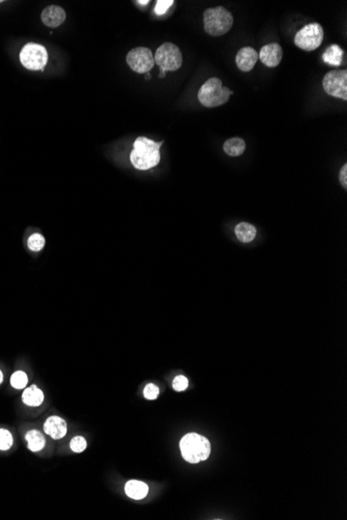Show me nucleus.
I'll return each mask as SVG.
<instances>
[{"label": "nucleus", "instance_id": "20e7f679", "mask_svg": "<svg viewBox=\"0 0 347 520\" xmlns=\"http://www.w3.org/2000/svg\"><path fill=\"white\" fill-rule=\"evenodd\" d=\"M233 23V15L224 7L207 9L204 12V30L212 37L224 36L232 28Z\"/></svg>", "mask_w": 347, "mask_h": 520}, {"label": "nucleus", "instance_id": "c85d7f7f", "mask_svg": "<svg viewBox=\"0 0 347 520\" xmlns=\"http://www.w3.org/2000/svg\"><path fill=\"white\" fill-rule=\"evenodd\" d=\"M137 3L140 5H147V4H149V0H146V2H141V0H139V2H137Z\"/></svg>", "mask_w": 347, "mask_h": 520}, {"label": "nucleus", "instance_id": "f8f14e48", "mask_svg": "<svg viewBox=\"0 0 347 520\" xmlns=\"http://www.w3.org/2000/svg\"><path fill=\"white\" fill-rule=\"evenodd\" d=\"M66 12L64 9L58 6H49L47 7L41 15L43 23L48 27L55 28L63 24L66 20Z\"/></svg>", "mask_w": 347, "mask_h": 520}, {"label": "nucleus", "instance_id": "a211bd4d", "mask_svg": "<svg viewBox=\"0 0 347 520\" xmlns=\"http://www.w3.org/2000/svg\"><path fill=\"white\" fill-rule=\"evenodd\" d=\"M323 59H324L325 63H327L331 66H334V67H339L342 64L343 50L341 49V47L334 44L326 50V52L323 55Z\"/></svg>", "mask_w": 347, "mask_h": 520}, {"label": "nucleus", "instance_id": "bb28decb", "mask_svg": "<svg viewBox=\"0 0 347 520\" xmlns=\"http://www.w3.org/2000/svg\"><path fill=\"white\" fill-rule=\"evenodd\" d=\"M340 183L346 189L347 188V164H344L340 170Z\"/></svg>", "mask_w": 347, "mask_h": 520}, {"label": "nucleus", "instance_id": "6ab92c4d", "mask_svg": "<svg viewBox=\"0 0 347 520\" xmlns=\"http://www.w3.org/2000/svg\"><path fill=\"white\" fill-rule=\"evenodd\" d=\"M26 440L29 443V449L33 452L41 451L45 446V437L37 430H32L25 435Z\"/></svg>", "mask_w": 347, "mask_h": 520}, {"label": "nucleus", "instance_id": "ddd939ff", "mask_svg": "<svg viewBox=\"0 0 347 520\" xmlns=\"http://www.w3.org/2000/svg\"><path fill=\"white\" fill-rule=\"evenodd\" d=\"M44 430L53 439H61L67 434V423L60 417H50L44 425Z\"/></svg>", "mask_w": 347, "mask_h": 520}, {"label": "nucleus", "instance_id": "4468645a", "mask_svg": "<svg viewBox=\"0 0 347 520\" xmlns=\"http://www.w3.org/2000/svg\"><path fill=\"white\" fill-rule=\"evenodd\" d=\"M148 486L140 481H129L125 485L126 495L133 500H143L148 495Z\"/></svg>", "mask_w": 347, "mask_h": 520}, {"label": "nucleus", "instance_id": "9d476101", "mask_svg": "<svg viewBox=\"0 0 347 520\" xmlns=\"http://www.w3.org/2000/svg\"><path fill=\"white\" fill-rule=\"evenodd\" d=\"M259 59L266 67L276 68L283 59V49L277 43L265 45L259 52Z\"/></svg>", "mask_w": 347, "mask_h": 520}, {"label": "nucleus", "instance_id": "aec40b11", "mask_svg": "<svg viewBox=\"0 0 347 520\" xmlns=\"http://www.w3.org/2000/svg\"><path fill=\"white\" fill-rule=\"evenodd\" d=\"M28 381H29L28 376H26V374L22 371H18L16 373H14L11 378V384L17 389L24 388L26 386V384H28Z\"/></svg>", "mask_w": 347, "mask_h": 520}, {"label": "nucleus", "instance_id": "5701e85b", "mask_svg": "<svg viewBox=\"0 0 347 520\" xmlns=\"http://www.w3.org/2000/svg\"><path fill=\"white\" fill-rule=\"evenodd\" d=\"M71 450L75 453H82L87 449V440L83 436H76L71 440Z\"/></svg>", "mask_w": 347, "mask_h": 520}, {"label": "nucleus", "instance_id": "cd10ccee", "mask_svg": "<svg viewBox=\"0 0 347 520\" xmlns=\"http://www.w3.org/2000/svg\"><path fill=\"white\" fill-rule=\"evenodd\" d=\"M166 74H167V72H166L165 70H162V69H160V75H159V77H160V78H165V77H166Z\"/></svg>", "mask_w": 347, "mask_h": 520}, {"label": "nucleus", "instance_id": "393cba45", "mask_svg": "<svg viewBox=\"0 0 347 520\" xmlns=\"http://www.w3.org/2000/svg\"><path fill=\"white\" fill-rule=\"evenodd\" d=\"M188 386H189V380H188V378L182 376V375L177 376L173 382V387L177 392L185 391V389L188 388Z\"/></svg>", "mask_w": 347, "mask_h": 520}, {"label": "nucleus", "instance_id": "6e6552de", "mask_svg": "<svg viewBox=\"0 0 347 520\" xmlns=\"http://www.w3.org/2000/svg\"><path fill=\"white\" fill-rule=\"evenodd\" d=\"M323 85L326 93L332 97L347 100V71L333 70L325 75Z\"/></svg>", "mask_w": 347, "mask_h": 520}, {"label": "nucleus", "instance_id": "f03ea898", "mask_svg": "<svg viewBox=\"0 0 347 520\" xmlns=\"http://www.w3.org/2000/svg\"><path fill=\"white\" fill-rule=\"evenodd\" d=\"M233 92L224 86L220 78L213 77L208 79L200 89L198 98L202 105L208 108L224 105L230 99Z\"/></svg>", "mask_w": 347, "mask_h": 520}, {"label": "nucleus", "instance_id": "f257e3e1", "mask_svg": "<svg viewBox=\"0 0 347 520\" xmlns=\"http://www.w3.org/2000/svg\"><path fill=\"white\" fill-rule=\"evenodd\" d=\"M163 143L164 141L156 142L144 136L138 137L130 154L132 165L140 170H148L158 165L160 161L159 149Z\"/></svg>", "mask_w": 347, "mask_h": 520}, {"label": "nucleus", "instance_id": "a878e982", "mask_svg": "<svg viewBox=\"0 0 347 520\" xmlns=\"http://www.w3.org/2000/svg\"><path fill=\"white\" fill-rule=\"evenodd\" d=\"M158 395H159V388L152 383L148 384L144 389V396L148 400H154L158 397Z\"/></svg>", "mask_w": 347, "mask_h": 520}, {"label": "nucleus", "instance_id": "7ed1b4c3", "mask_svg": "<svg viewBox=\"0 0 347 520\" xmlns=\"http://www.w3.org/2000/svg\"><path fill=\"white\" fill-rule=\"evenodd\" d=\"M180 450L183 458L191 463H199L206 460L211 452L209 440L197 433L186 434L180 441Z\"/></svg>", "mask_w": 347, "mask_h": 520}, {"label": "nucleus", "instance_id": "1a4fd4ad", "mask_svg": "<svg viewBox=\"0 0 347 520\" xmlns=\"http://www.w3.org/2000/svg\"><path fill=\"white\" fill-rule=\"evenodd\" d=\"M126 62L128 66L137 73L147 74L155 65L152 51L146 47H138L129 51Z\"/></svg>", "mask_w": 347, "mask_h": 520}, {"label": "nucleus", "instance_id": "2eb2a0df", "mask_svg": "<svg viewBox=\"0 0 347 520\" xmlns=\"http://www.w3.org/2000/svg\"><path fill=\"white\" fill-rule=\"evenodd\" d=\"M235 234L239 241L249 243L253 241L257 235L256 227L248 222H240L235 227Z\"/></svg>", "mask_w": 347, "mask_h": 520}, {"label": "nucleus", "instance_id": "39448f33", "mask_svg": "<svg viewBox=\"0 0 347 520\" xmlns=\"http://www.w3.org/2000/svg\"><path fill=\"white\" fill-rule=\"evenodd\" d=\"M154 61L162 70L174 72L181 68L183 57L180 49L176 45L165 43L156 50Z\"/></svg>", "mask_w": 347, "mask_h": 520}, {"label": "nucleus", "instance_id": "f3484780", "mask_svg": "<svg viewBox=\"0 0 347 520\" xmlns=\"http://www.w3.org/2000/svg\"><path fill=\"white\" fill-rule=\"evenodd\" d=\"M245 150H246V142L243 138H240V137L229 138L224 143L225 153L229 156H232V157H237V156L243 155Z\"/></svg>", "mask_w": 347, "mask_h": 520}, {"label": "nucleus", "instance_id": "c756f323", "mask_svg": "<svg viewBox=\"0 0 347 520\" xmlns=\"http://www.w3.org/2000/svg\"><path fill=\"white\" fill-rule=\"evenodd\" d=\"M3 380H4V375H3V372L0 371V383L3 382Z\"/></svg>", "mask_w": 347, "mask_h": 520}, {"label": "nucleus", "instance_id": "7c9ffc66", "mask_svg": "<svg viewBox=\"0 0 347 520\" xmlns=\"http://www.w3.org/2000/svg\"><path fill=\"white\" fill-rule=\"evenodd\" d=\"M150 79H151V74L147 73V75H146V80H150Z\"/></svg>", "mask_w": 347, "mask_h": 520}, {"label": "nucleus", "instance_id": "9b49d317", "mask_svg": "<svg viewBox=\"0 0 347 520\" xmlns=\"http://www.w3.org/2000/svg\"><path fill=\"white\" fill-rule=\"evenodd\" d=\"M258 52L252 47H244L236 55V65L243 72H250L258 62Z\"/></svg>", "mask_w": 347, "mask_h": 520}, {"label": "nucleus", "instance_id": "b1692460", "mask_svg": "<svg viewBox=\"0 0 347 520\" xmlns=\"http://www.w3.org/2000/svg\"><path fill=\"white\" fill-rule=\"evenodd\" d=\"M173 5V0H158L155 6V14L158 16L165 15Z\"/></svg>", "mask_w": 347, "mask_h": 520}, {"label": "nucleus", "instance_id": "423d86ee", "mask_svg": "<svg viewBox=\"0 0 347 520\" xmlns=\"http://www.w3.org/2000/svg\"><path fill=\"white\" fill-rule=\"evenodd\" d=\"M20 62L29 70L43 71L48 62L47 50L42 45L30 43L22 48L20 52Z\"/></svg>", "mask_w": 347, "mask_h": 520}, {"label": "nucleus", "instance_id": "412c9836", "mask_svg": "<svg viewBox=\"0 0 347 520\" xmlns=\"http://www.w3.org/2000/svg\"><path fill=\"white\" fill-rule=\"evenodd\" d=\"M28 245L31 250L40 251L45 245V239L40 234H34L33 236L30 237Z\"/></svg>", "mask_w": 347, "mask_h": 520}, {"label": "nucleus", "instance_id": "dca6fc26", "mask_svg": "<svg viewBox=\"0 0 347 520\" xmlns=\"http://www.w3.org/2000/svg\"><path fill=\"white\" fill-rule=\"evenodd\" d=\"M22 399L24 404L28 406H40L44 401V395L41 389H39L36 385H32L25 389Z\"/></svg>", "mask_w": 347, "mask_h": 520}, {"label": "nucleus", "instance_id": "4be33fe9", "mask_svg": "<svg viewBox=\"0 0 347 520\" xmlns=\"http://www.w3.org/2000/svg\"><path fill=\"white\" fill-rule=\"evenodd\" d=\"M12 445H13L12 434L6 429H0V450L7 451L12 447Z\"/></svg>", "mask_w": 347, "mask_h": 520}, {"label": "nucleus", "instance_id": "2f4dec72", "mask_svg": "<svg viewBox=\"0 0 347 520\" xmlns=\"http://www.w3.org/2000/svg\"><path fill=\"white\" fill-rule=\"evenodd\" d=\"M0 3H2V2H0Z\"/></svg>", "mask_w": 347, "mask_h": 520}, {"label": "nucleus", "instance_id": "0eeeda50", "mask_svg": "<svg viewBox=\"0 0 347 520\" xmlns=\"http://www.w3.org/2000/svg\"><path fill=\"white\" fill-rule=\"evenodd\" d=\"M325 38L323 26L318 23H311L302 28L295 38L296 45L306 51L316 50L322 45Z\"/></svg>", "mask_w": 347, "mask_h": 520}]
</instances>
